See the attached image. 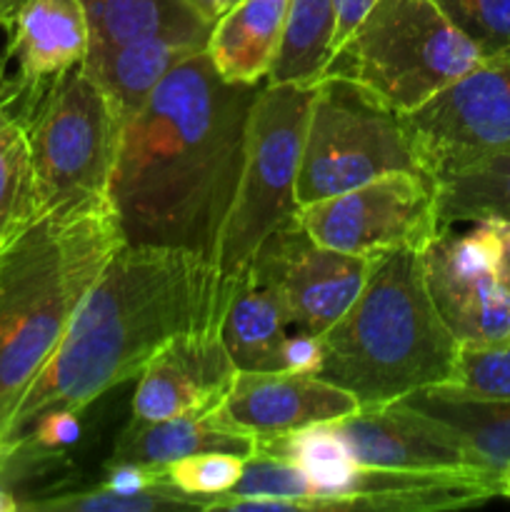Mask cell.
<instances>
[{"instance_id": "6da1fadb", "label": "cell", "mask_w": 510, "mask_h": 512, "mask_svg": "<svg viewBox=\"0 0 510 512\" xmlns=\"http://www.w3.org/2000/svg\"><path fill=\"white\" fill-rule=\"evenodd\" d=\"M263 83L220 78L208 53L198 50L125 120L108 183L125 243L213 258L243 170L250 108Z\"/></svg>"}, {"instance_id": "7a4b0ae2", "label": "cell", "mask_w": 510, "mask_h": 512, "mask_svg": "<svg viewBox=\"0 0 510 512\" xmlns=\"http://www.w3.org/2000/svg\"><path fill=\"white\" fill-rule=\"evenodd\" d=\"M233 290L235 280L193 250L120 245L15 408L0 440V460L45 415H80L110 388L138 378L168 340L218 330Z\"/></svg>"}, {"instance_id": "3957f363", "label": "cell", "mask_w": 510, "mask_h": 512, "mask_svg": "<svg viewBox=\"0 0 510 512\" xmlns=\"http://www.w3.org/2000/svg\"><path fill=\"white\" fill-rule=\"evenodd\" d=\"M108 195L40 215L0 250V440L123 245Z\"/></svg>"}, {"instance_id": "277c9868", "label": "cell", "mask_w": 510, "mask_h": 512, "mask_svg": "<svg viewBox=\"0 0 510 512\" xmlns=\"http://www.w3.org/2000/svg\"><path fill=\"white\" fill-rule=\"evenodd\" d=\"M320 350L315 375L370 408L453 383L460 343L430 300L418 250H393L373 258L358 298L320 335Z\"/></svg>"}, {"instance_id": "5b68a950", "label": "cell", "mask_w": 510, "mask_h": 512, "mask_svg": "<svg viewBox=\"0 0 510 512\" xmlns=\"http://www.w3.org/2000/svg\"><path fill=\"white\" fill-rule=\"evenodd\" d=\"M480 60L433 0H375L323 75L355 80L408 115Z\"/></svg>"}, {"instance_id": "8992f818", "label": "cell", "mask_w": 510, "mask_h": 512, "mask_svg": "<svg viewBox=\"0 0 510 512\" xmlns=\"http://www.w3.org/2000/svg\"><path fill=\"white\" fill-rule=\"evenodd\" d=\"M315 85L268 83L250 108L238 190L213 260L235 280L270 238L298 215L295 183Z\"/></svg>"}, {"instance_id": "52a82bcc", "label": "cell", "mask_w": 510, "mask_h": 512, "mask_svg": "<svg viewBox=\"0 0 510 512\" xmlns=\"http://www.w3.org/2000/svg\"><path fill=\"white\" fill-rule=\"evenodd\" d=\"M18 120L33 153L40 215L108 195L123 118L83 65L30 95L28 115Z\"/></svg>"}, {"instance_id": "ba28073f", "label": "cell", "mask_w": 510, "mask_h": 512, "mask_svg": "<svg viewBox=\"0 0 510 512\" xmlns=\"http://www.w3.org/2000/svg\"><path fill=\"white\" fill-rule=\"evenodd\" d=\"M395 170L428 173L415 153L405 115L355 80L323 75L315 83L305 125L295 183L298 208Z\"/></svg>"}, {"instance_id": "9c48e42d", "label": "cell", "mask_w": 510, "mask_h": 512, "mask_svg": "<svg viewBox=\"0 0 510 512\" xmlns=\"http://www.w3.org/2000/svg\"><path fill=\"white\" fill-rule=\"evenodd\" d=\"M298 223L315 243L340 253L363 258L393 250L423 253L443 233L438 178L415 170L385 173L360 188L303 205Z\"/></svg>"}, {"instance_id": "30bf717a", "label": "cell", "mask_w": 510, "mask_h": 512, "mask_svg": "<svg viewBox=\"0 0 510 512\" xmlns=\"http://www.w3.org/2000/svg\"><path fill=\"white\" fill-rule=\"evenodd\" d=\"M405 123L433 178L510 150V55L483 58L405 115Z\"/></svg>"}, {"instance_id": "8fae6325", "label": "cell", "mask_w": 510, "mask_h": 512, "mask_svg": "<svg viewBox=\"0 0 510 512\" xmlns=\"http://www.w3.org/2000/svg\"><path fill=\"white\" fill-rule=\"evenodd\" d=\"M420 260L430 300L460 345L510 343V288L495 265L488 225L475 223L465 235L445 228Z\"/></svg>"}, {"instance_id": "7c38bea8", "label": "cell", "mask_w": 510, "mask_h": 512, "mask_svg": "<svg viewBox=\"0 0 510 512\" xmlns=\"http://www.w3.org/2000/svg\"><path fill=\"white\" fill-rule=\"evenodd\" d=\"M273 275L288 303L293 330L323 335L363 290L373 258L315 243L298 223L273 235L253 260Z\"/></svg>"}, {"instance_id": "4fadbf2b", "label": "cell", "mask_w": 510, "mask_h": 512, "mask_svg": "<svg viewBox=\"0 0 510 512\" xmlns=\"http://www.w3.org/2000/svg\"><path fill=\"white\" fill-rule=\"evenodd\" d=\"M238 375L218 330H193L168 340L138 375L135 420H165L213 413L223 405Z\"/></svg>"}, {"instance_id": "5bb4252c", "label": "cell", "mask_w": 510, "mask_h": 512, "mask_svg": "<svg viewBox=\"0 0 510 512\" xmlns=\"http://www.w3.org/2000/svg\"><path fill=\"white\" fill-rule=\"evenodd\" d=\"M333 428L363 468L388 470H495L440 420L400 403L358 408L333 420Z\"/></svg>"}, {"instance_id": "9a60e30c", "label": "cell", "mask_w": 510, "mask_h": 512, "mask_svg": "<svg viewBox=\"0 0 510 512\" xmlns=\"http://www.w3.org/2000/svg\"><path fill=\"white\" fill-rule=\"evenodd\" d=\"M358 408L353 395L315 373L238 370L218 413L255 440H268L310 425L333 423Z\"/></svg>"}, {"instance_id": "2e32d148", "label": "cell", "mask_w": 510, "mask_h": 512, "mask_svg": "<svg viewBox=\"0 0 510 512\" xmlns=\"http://www.w3.org/2000/svg\"><path fill=\"white\" fill-rule=\"evenodd\" d=\"M258 440L213 413H188L165 420H135L125 425L105 465H140L165 473V468L190 455L228 453L248 460Z\"/></svg>"}, {"instance_id": "e0dca14e", "label": "cell", "mask_w": 510, "mask_h": 512, "mask_svg": "<svg viewBox=\"0 0 510 512\" xmlns=\"http://www.w3.org/2000/svg\"><path fill=\"white\" fill-rule=\"evenodd\" d=\"M8 30V53L18 65V85L30 90L28 95L83 63L90 48L80 0H28Z\"/></svg>"}, {"instance_id": "ac0fdd59", "label": "cell", "mask_w": 510, "mask_h": 512, "mask_svg": "<svg viewBox=\"0 0 510 512\" xmlns=\"http://www.w3.org/2000/svg\"><path fill=\"white\" fill-rule=\"evenodd\" d=\"M293 330L288 303L268 270L248 265L235 278L220 335L238 370H285V340Z\"/></svg>"}, {"instance_id": "d6986e66", "label": "cell", "mask_w": 510, "mask_h": 512, "mask_svg": "<svg viewBox=\"0 0 510 512\" xmlns=\"http://www.w3.org/2000/svg\"><path fill=\"white\" fill-rule=\"evenodd\" d=\"M198 50H205V43L180 35H145L128 43L88 48L80 65L103 88L125 123L143 108L160 80Z\"/></svg>"}, {"instance_id": "ffe728a7", "label": "cell", "mask_w": 510, "mask_h": 512, "mask_svg": "<svg viewBox=\"0 0 510 512\" xmlns=\"http://www.w3.org/2000/svg\"><path fill=\"white\" fill-rule=\"evenodd\" d=\"M288 0H240L210 30V63L230 83H263L283 40Z\"/></svg>"}, {"instance_id": "44dd1931", "label": "cell", "mask_w": 510, "mask_h": 512, "mask_svg": "<svg viewBox=\"0 0 510 512\" xmlns=\"http://www.w3.org/2000/svg\"><path fill=\"white\" fill-rule=\"evenodd\" d=\"M395 403L448 425L485 468L500 473L510 465V400L478 398L453 385H435Z\"/></svg>"}, {"instance_id": "7402d4cb", "label": "cell", "mask_w": 510, "mask_h": 512, "mask_svg": "<svg viewBox=\"0 0 510 512\" xmlns=\"http://www.w3.org/2000/svg\"><path fill=\"white\" fill-rule=\"evenodd\" d=\"M255 453L275 455L298 465L315 488L310 510H345L363 465L353 458L333 423L310 425L278 438L258 440Z\"/></svg>"}, {"instance_id": "603a6c76", "label": "cell", "mask_w": 510, "mask_h": 512, "mask_svg": "<svg viewBox=\"0 0 510 512\" xmlns=\"http://www.w3.org/2000/svg\"><path fill=\"white\" fill-rule=\"evenodd\" d=\"M90 48L128 43L145 35H180L208 45L213 23L188 0H80Z\"/></svg>"}, {"instance_id": "cb8c5ba5", "label": "cell", "mask_w": 510, "mask_h": 512, "mask_svg": "<svg viewBox=\"0 0 510 512\" xmlns=\"http://www.w3.org/2000/svg\"><path fill=\"white\" fill-rule=\"evenodd\" d=\"M335 53L333 0H288L278 55L268 83L315 85Z\"/></svg>"}, {"instance_id": "d4e9b609", "label": "cell", "mask_w": 510, "mask_h": 512, "mask_svg": "<svg viewBox=\"0 0 510 512\" xmlns=\"http://www.w3.org/2000/svg\"><path fill=\"white\" fill-rule=\"evenodd\" d=\"M440 225L505 220L510 223V150L438 178Z\"/></svg>"}, {"instance_id": "484cf974", "label": "cell", "mask_w": 510, "mask_h": 512, "mask_svg": "<svg viewBox=\"0 0 510 512\" xmlns=\"http://www.w3.org/2000/svg\"><path fill=\"white\" fill-rule=\"evenodd\" d=\"M38 218V185L28 133L0 103V250Z\"/></svg>"}, {"instance_id": "4316f807", "label": "cell", "mask_w": 510, "mask_h": 512, "mask_svg": "<svg viewBox=\"0 0 510 512\" xmlns=\"http://www.w3.org/2000/svg\"><path fill=\"white\" fill-rule=\"evenodd\" d=\"M20 510L45 512H155V510H205L198 498L180 493L170 483H155L140 490H118L110 485H95L78 493L50 495L43 500L20 503Z\"/></svg>"}, {"instance_id": "83f0119b", "label": "cell", "mask_w": 510, "mask_h": 512, "mask_svg": "<svg viewBox=\"0 0 510 512\" xmlns=\"http://www.w3.org/2000/svg\"><path fill=\"white\" fill-rule=\"evenodd\" d=\"M223 498H278L290 500L293 510H310L315 500V488L308 475L290 460L255 453L245 460L240 480Z\"/></svg>"}, {"instance_id": "f1b7e54d", "label": "cell", "mask_w": 510, "mask_h": 512, "mask_svg": "<svg viewBox=\"0 0 510 512\" xmlns=\"http://www.w3.org/2000/svg\"><path fill=\"white\" fill-rule=\"evenodd\" d=\"M483 58L510 55V0H433Z\"/></svg>"}, {"instance_id": "f546056e", "label": "cell", "mask_w": 510, "mask_h": 512, "mask_svg": "<svg viewBox=\"0 0 510 512\" xmlns=\"http://www.w3.org/2000/svg\"><path fill=\"white\" fill-rule=\"evenodd\" d=\"M243 463V458L228 453L190 455V458L168 465L165 478L180 493L203 500L205 510H210L215 498H223L235 488L240 473H243Z\"/></svg>"}, {"instance_id": "4dcf8cb0", "label": "cell", "mask_w": 510, "mask_h": 512, "mask_svg": "<svg viewBox=\"0 0 510 512\" xmlns=\"http://www.w3.org/2000/svg\"><path fill=\"white\" fill-rule=\"evenodd\" d=\"M453 388L490 400H510V343L460 345Z\"/></svg>"}, {"instance_id": "1f68e13d", "label": "cell", "mask_w": 510, "mask_h": 512, "mask_svg": "<svg viewBox=\"0 0 510 512\" xmlns=\"http://www.w3.org/2000/svg\"><path fill=\"white\" fill-rule=\"evenodd\" d=\"M320 355H323V350H320L318 335L290 330L288 340H285V370H295V373H318Z\"/></svg>"}, {"instance_id": "d6a6232c", "label": "cell", "mask_w": 510, "mask_h": 512, "mask_svg": "<svg viewBox=\"0 0 510 512\" xmlns=\"http://www.w3.org/2000/svg\"><path fill=\"white\" fill-rule=\"evenodd\" d=\"M375 0H333L335 8V50L343 45V40L360 25V20L368 15Z\"/></svg>"}, {"instance_id": "836d02e7", "label": "cell", "mask_w": 510, "mask_h": 512, "mask_svg": "<svg viewBox=\"0 0 510 512\" xmlns=\"http://www.w3.org/2000/svg\"><path fill=\"white\" fill-rule=\"evenodd\" d=\"M480 223L488 225L490 238H493L495 265H498L503 283L510 288V223L505 220H480Z\"/></svg>"}, {"instance_id": "e575fe53", "label": "cell", "mask_w": 510, "mask_h": 512, "mask_svg": "<svg viewBox=\"0 0 510 512\" xmlns=\"http://www.w3.org/2000/svg\"><path fill=\"white\" fill-rule=\"evenodd\" d=\"M28 3V0H0V25L10 28L15 20V15L20 13V8Z\"/></svg>"}, {"instance_id": "d590c367", "label": "cell", "mask_w": 510, "mask_h": 512, "mask_svg": "<svg viewBox=\"0 0 510 512\" xmlns=\"http://www.w3.org/2000/svg\"><path fill=\"white\" fill-rule=\"evenodd\" d=\"M190 5H193L195 10H198L203 18H208L210 23H215V18H218V5L220 0H188Z\"/></svg>"}, {"instance_id": "8d00e7d4", "label": "cell", "mask_w": 510, "mask_h": 512, "mask_svg": "<svg viewBox=\"0 0 510 512\" xmlns=\"http://www.w3.org/2000/svg\"><path fill=\"white\" fill-rule=\"evenodd\" d=\"M15 510H20V500H15L8 490L0 488V512H15Z\"/></svg>"}, {"instance_id": "74e56055", "label": "cell", "mask_w": 510, "mask_h": 512, "mask_svg": "<svg viewBox=\"0 0 510 512\" xmlns=\"http://www.w3.org/2000/svg\"><path fill=\"white\" fill-rule=\"evenodd\" d=\"M500 495L510 498V465L500 470Z\"/></svg>"}, {"instance_id": "f35d334b", "label": "cell", "mask_w": 510, "mask_h": 512, "mask_svg": "<svg viewBox=\"0 0 510 512\" xmlns=\"http://www.w3.org/2000/svg\"><path fill=\"white\" fill-rule=\"evenodd\" d=\"M235 3H240V0H220V5H218V15H220V13H225V10H228V8H233ZM215 20H218V18H215Z\"/></svg>"}]
</instances>
